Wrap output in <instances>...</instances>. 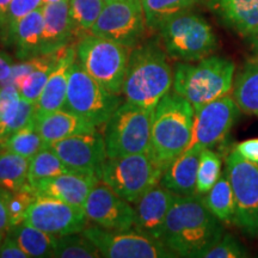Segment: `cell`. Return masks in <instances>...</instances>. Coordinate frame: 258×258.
<instances>
[{
    "label": "cell",
    "instance_id": "1",
    "mask_svg": "<svg viewBox=\"0 0 258 258\" xmlns=\"http://www.w3.org/2000/svg\"><path fill=\"white\" fill-rule=\"evenodd\" d=\"M224 234L203 196L176 195L167 213L163 243L180 257H201Z\"/></svg>",
    "mask_w": 258,
    "mask_h": 258
},
{
    "label": "cell",
    "instance_id": "2",
    "mask_svg": "<svg viewBox=\"0 0 258 258\" xmlns=\"http://www.w3.org/2000/svg\"><path fill=\"white\" fill-rule=\"evenodd\" d=\"M194 115L192 105L173 91L167 92L154 108L148 154L161 172L188 147Z\"/></svg>",
    "mask_w": 258,
    "mask_h": 258
},
{
    "label": "cell",
    "instance_id": "3",
    "mask_svg": "<svg viewBox=\"0 0 258 258\" xmlns=\"http://www.w3.org/2000/svg\"><path fill=\"white\" fill-rule=\"evenodd\" d=\"M172 84L173 71L159 44L148 42L132 48L122 88L125 101L154 109Z\"/></svg>",
    "mask_w": 258,
    "mask_h": 258
},
{
    "label": "cell",
    "instance_id": "4",
    "mask_svg": "<svg viewBox=\"0 0 258 258\" xmlns=\"http://www.w3.org/2000/svg\"><path fill=\"white\" fill-rule=\"evenodd\" d=\"M235 64L220 56H207L192 62L177 63L173 71V92L185 98L194 110L232 91Z\"/></svg>",
    "mask_w": 258,
    "mask_h": 258
},
{
    "label": "cell",
    "instance_id": "5",
    "mask_svg": "<svg viewBox=\"0 0 258 258\" xmlns=\"http://www.w3.org/2000/svg\"><path fill=\"white\" fill-rule=\"evenodd\" d=\"M158 30L164 49L176 60L195 62L211 56L218 47L211 25L189 10L166 19Z\"/></svg>",
    "mask_w": 258,
    "mask_h": 258
},
{
    "label": "cell",
    "instance_id": "6",
    "mask_svg": "<svg viewBox=\"0 0 258 258\" xmlns=\"http://www.w3.org/2000/svg\"><path fill=\"white\" fill-rule=\"evenodd\" d=\"M131 49L109 38L89 34L76 44L77 61L96 82L115 95L122 88Z\"/></svg>",
    "mask_w": 258,
    "mask_h": 258
},
{
    "label": "cell",
    "instance_id": "7",
    "mask_svg": "<svg viewBox=\"0 0 258 258\" xmlns=\"http://www.w3.org/2000/svg\"><path fill=\"white\" fill-rule=\"evenodd\" d=\"M154 109L127 102L121 103L104 123V137L108 157L148 153Z\"/></svg>",
    "mask_w": 258,
    "mask_h": 258
},
{
    "label": "cell",
    "instance_id": "8",
    "mask_svg": "<svg viewBox=\"0 0 258 258\" xmlns=\"http://www.w3.org/2000/svg\"><path fill=\"white\" fill-rule=\"evenodd\" d=\"M163 172L148 153L108 157L98 172V179L125 201L138 202L148 190L159 184Z\"/></svg>",
    "mask_w": 258,
    "mask_h": 258
},
{
    "label": "cell",
    "instance_id": "9",
    "mask_svg": "<svg viewBox=\"0 0 258 258\" xmlns=\"http://www.w3.org/2000/svg\"><path fill=\"white\" fill-rule=\"evenodd\" d=\"M121 104V96L108 91L83 69L76 59L70 73L63 109L101 127Z\"/></svg>",
    "mask_w": 258,
    "mask_h": 258
},
{
    "label": "cell",
    "instance_id": "10",
    "mask_svg": "<svg viewBox=\"0 0 258 258\" xmlns=\"http://www.w3.org/2000/svg\"><path fill=\"white\" fill-rule=\"evenodd\" d=\"M228 173L235 202L233 224L245 233L258 235V163L244 159L232 150L226 157Z\"/></svg>",
    "mask_w": 258,
    "mask_h": 258
},
{
    "label": "cell",
    "instance_id": "11",
    "mask_svg": "<svg viewBox=\"0 0 258 258\" xmlns=\"http://www.w3.org/2000/svg\"><path fill=\"white\" fill-rule=\"evenodd\" d=\"M146 27L143 0H110L105 3L91 34L132 49L140 44Z\"/></svg>",
    "mask_w": 258,
    "mask_h": 258
},
{
    "label": "cell",
    "instance_id": "12",
    "mask_svg": "<svg viewBox=\"0 0 258 258\" xmlns=\"http://www.w3.org/2000/svg\"><path fill=\"white\" fill-rule=\"evenodd\" d=\"M82 233L96 245L106 258H167L177 257L165 244L137 230L110 231L88 227Z\"/></svg>",
    "mask_w": 258,
    "mask_h": 258
},
{
    "label": "cell",
    "instance_id": "13",
    "mask_svg": "<svg viewBox=\"0 0 258 258\" xmlns=\"http://www.w3.org/2000/svg\"><path fill=\"white\" fill-rule=\"evenodd\" d=\"M240 109L233 97L226 95L196 109L188 152L200 153L221 143L233 127ZM184 151V152H185Z\"/></svg>",
    "mask_w": 258,
    "mask_h": 258
},
{
    "label": "cell",
    "instance_id": "14",
    "mask_svg": "<svg viewBox=\"0 0 258 258\" xmlns=\"http://www.w3.org/2000/svg\"><path fill=\"white\" fill-rule=\"evenodd\" d=\"M84 208L60 200L38 195L29 208L25 221L56 237L82 233L88 224Z\"/></svg>",
    "mask_w": 258,
    "mask_h": 258
},
{
    "label": "cell",
    "instance_id": "15",
    "mask_svg": "<svg viewBox=\"0 0 258 258\" xmlns=\"http://www.w3.org/2000/svg\"><path fill=\"white\" fill-rule=\"evenodd\" d=\"M84 211L90 221L110 231L132 230L137 220V212L131 202L118 196L101 180L90 191Z\"/></svg>",
    "mask_w": 258,
    "mask_h": 258
},
{
    "label": "cell",
    "instance_id": "16",
    "mask_svg": "<svg viewBox=\"0 0 258 258\" xmlns=\"http://www.w3.org/2000/svg\"><path fill=\"white\" fill-rule=\"evenodd\" d=\"M48 147L59 156L71 171L97 177L99 169L108 158L104 137L98 131L73 135L51 143Z\"/></svg>",
    "mask_w": 258,
    "mask_h": 258
},
{
    "label": "cell",
    "instance_id": "17",
    "mask_svg": "<svg viewBox=\"0 0 258 258\" xmlns=\"http://www.w3.org/2000/svg\"><path fill=\"white\" fill-rule=\"evenodd\" d=\"M66 47L53 53L40 54V55L29 57V59L22 60L21 62L15 63L14 72L9 83L17 86L23 98L36 104L51 71L59 63Z\"/></svg>",
    "mask_w": 258,
    "mask_h": 258
},
{
    "label": "cell",
    "instance_id": "18",
    "mask_svg": "<svg viewBox=\"0 0 258 258\" xmlns=\"http://www.w3.org/2000/svg\"><path fill=\"white\" fill-rule=\"evenodd\" d=\"M175 196L176 194L160 183L148 190L143 198L135 202V230L163 243L167 213Z\"/></svg>",
    "mask_w": 258,
    "mask_h": 258
},
{
    "label": "cell",
    "instance_id": "19",
    "mask_svg": "<svg viewBox=\"0 0 258 258\" xmlns=\"http://www.w3.org/2000/svg\"><path fill=\"white\" fill-rule=\"evenodd\" d=\"M98 182V177L95 175L67 171L53 178L42 180L34 188L37 195L48 196L84 208L90 191Z\"/></svg>",
    "mask_w": 258,
    "mask_h": 258
},
{
    "label": "cell",
    "instance_id": "20",
    "mask_svg": "<svg viewBox=\"0 0 258 258\" xmlns=\"http://www.w3.org/2000/svg\"><path fill=\"white\" fill-rule=\"evenodd\" d=\"M76 44L71 43L66 47L62 57L55 69L51 71L48 82L42 91L40 98L35 106V117H40L48 112H53L63 109L66 102L67 89H69L70 73L73 63L76 62Z\"/></svg>",
    "mask_w": 258,
    "mask_h": 258
},
{
    "label": "cell",
    "instance_id": "21",
    "mask_svg": "<svg viewBox=\"0 0 258 258\" xmlns=\"http://www.w3.org/2000/svg\"><path fill=\"white\" fill-rule=\"evenodd\" d=\"M36 106L27 101L12 83L0 85V144L35 120ZM2 148V147H0Z\"/></svg>",
    "mask_w": 258,
    "mask_h": 258
},
{
    "label": "cell",
    "instance_id": "22",
    "mask_svg": "<svg viewBox=\"0 0 258 258\" xmlns=\"http://www.w3.org/2000/svg\"><path fill=\"white\" fill-rule=\"evenodd\" d=\"M44 27L41 54L53 53L73 43L74 35L70 18L69 0L42 5Z\"/></svg>",
    "mask_w": 258,
    "mask_h": 258
},
{
    "label": "cell",
    "instance_id": "23",
    "mask_svg": "<svg viewBox=\"0 0 258 258\" xmlns=\"http://www.w3.org/2000/svg\"><path fill=\"white\" fill-rule=\"evenodd\" d=\"M35 120H36L38 133L47 146L51 143L63 140L73 135L91 133L98 128L91 122L66 109L48 112L40 117H35Z\"/></svg>",
    "mask_w": 258,
    "mask_h": 258
},
{
    "label": "cell",
    "instance_id": "24",
    "mask_svg": "<svg viewBox=\"0 0 258 258\" xmlns=\"http://www.w3.org/2000/svg\"><path fill=\"white\" fill-rule=\"evenodd\" d=\"M209 5L241 36H258V0H209Z\"/></svg>",
    "mask_w": 258,
    "mask_h": 258
},
{
    "label": "cell",
    "instance_id": "25",
    "mask_svg": "<svg viewBox=\"0 0 258 258\" xmlns=\"http://www.w3.org/2000/svg\"><path fill=\"white\" fill-rule=\"evenodd\" d=\"M44 19L42 6L19 19L10 31L8 41L16 47V54L21 60L40 55L42 46V32Z\"/></svg>",
    "mask_w": 258,
    "mask_h": 258
},
{
    "label": "cell",
    "instance_id": "26",
    "mask_svg": "<svg viewBox=\"0 0 258 258\" xmlns=\"http://www.w3.org/2000/svg\"><path fill=\"white\" fill-rule=\"evenodd\" d=\"M200 153L183 152L164 171L160 184L176 195H196Z\"/></svg>",
    "mask_w": 258,
    "mask_h": 258
},
{
    "label": "cell",
    "instance_id": "27",
    "mask_svg": "<svg viewBox=\"0 0 258 258\" xmlns=\"http://www.w3.org/2000/svg\"><path fill=\"white\" fill-rule=\"evenodd\" d=\"M8 234L21 245L29 257L43 258L54 256L57 240L56 235L47 233L27 222L10 226Z\"/></svg>",
    "mask_w": 258,
    "mask_h": 258
},
{
    "label": "cell",
    "instance_id": "28",
    "mask_svg": "<svg viewBox=\"0 0 258 258\" xmlns=\"http://www.w3.org/2000/svg\"><path fill=\"white\" fill-rule=\"evenodd\" d=\"M232 97L240 111L258 116V59L247 61L237 74Z\"/></svg>",
    "mask_w": 258,
    "mask_h": 258
},
{
    "label": "cell",
    "instance_id": "29",
    "mask_svg": "<svg viewBox=\"0 0 258 258\" xmlns=\"http://www.w3.org/2000/svg\"><path fill=\"white\" fill-rule=\"evenodd\" d=\"M203 201L209 211L221 222L233 224L235 215V202L228 173L222 171L220 178L213 188L203 196Z\"/></svg>",
    "mask_w": 258,
    "mask_h": 258
},
{
    "label": "cell",
    "instance_id": "30",
    "mask_svg": "<svg viewBox=\"0 0 258 258\" xmlns=\"http://www.w3.org/2000/svg\"><path fill=\"white\" fill-rule=\"evenodd\" d=\"M30 159L10 151L0 152V186L16 192L29 184Z\"/></svg>",
    "mask_w": 258,
    "mask_h": 258
},
{
    "label": "cell",
    "instance_id": "31",
    "mask_svg": "<svg viewBox=\"0 0 258 258\" xmlns=\"http://www.w3.org/2000/svg\"><path fill=\"white\" fill-rule=\"evenodd\" d=\"M2 151H10V152L17 153L28 159H31L35 154H37L41 150L47 147L43 139L38 133L36 120L30 122L19 131L15 132L0 144Z\"/></svg>",
    "mask_w": 258,
    "mask_h": 258
},
{
    "label": "cell",
    "instance_id": "32",
    "mask_svg": "<svg viewBox=\"0 0 258 258\" xmlns=\"http://www.w3.org/2000/svg\"><path fill=\"white\" fill-rule=\"evenodd\" d=\"M70 18L74 38L91 34V29L101 15L105 3L103 0H69Z\"/></svg>",
    "mask_w": 258,
    "mask_h": 258
},
{
    "label": "cell",
    "instance_id": "33",
    "mask_svg": "<svg viewBox=\"0 0 258 258\" xmlns=\"http://www.w3.org/2000/svg\"><path fill=\"white\" fill-rule=\"evenodd\" d=\"M67 171L71 170L64 165L59 156L47 146L30 159L28 173L29 184L34 188L42 180L53 178V177L59 176Z\"/></svg>",
    "mask_w": 258,
    "mask_h": 258
},
{
    "label": "cell",
    "instance_id": "34",
    "mask_svg": "<svg viewBox=\"0 0 258 258\" xmlns=\"http://www.w3.org/2000/svg\"><path fill=\"white\" fill-rule=\"evenodd\" d=\"M198 2L199 0H143L147 27L158 30L166 19L188 11Z\"/></svg>",
    "mask_w": 258,
    "mask_h": 258
},
{
    "label": "cell",
    "instance_id": "35",
    "mask_svg": "<svg viewBox=\"0 0 258 258\" xmlns=\"http://www.w3.org/2000/svg\"><path fill=\"white\" fill-rule=\"evenodd\" d=\"M57 258H98L99 250L83 233H72L57 237L54 256Z\"/></svg>",
    "mask_w": 258,
    "mask_h": 258
},
{
    "label": "cell",
    "instance_id": "36",
    "mask_svg": "<svg viewBox=\"0 0 258 258\" xmlns=\"http://www.w3.org/2000/svg\"><path fill=\"white\" fill-rule=\"evenodd\" d=\"M221 157L213 151L207 148L200 152V163L198 170V179H196V195H206L213 185L220 178L222 171Z\"/></svg>",
    "mask_w": 258,
    "mask_h": 258
},
{
    "label": "cell",
    "instance_id": "37",
    "mask_svg": "<svg viewBox=\"0 0 258 258\" xmlns=\"http://www.w3.org/2000/svg\"><path fill=\"white\" fill-rule=\"evenodd\" d=\"M37 192L35 188L28 184L19 191L11 192L9 196V221L10 226H15L25 221L28 211L37 198ZM9 226V227H10Z\"/></svg>",
    "mask_w": 258,
    "mask_h": 258
},
{
    "label": "cell",
    "instance_id": "38",
    "mask_svg": "<svg viewBox=\"0 0 258 258\" xmlns=\"http://www.w3.org/2000/svg\"><path fill=\"white\" fill-rule=\"evenodd\" d=\"M205 258H244L247 251L233 235L222 234V237L212 247L203 252Z\"/></svg>",
    "mask_w": 258,
    "mask_h": 258
},
{
    "label": "cell",
    "instance_id": "39",
    "mask_svg": "<svg viewBox=\"0 0 258 258\" xmlns=\"http://www.w3.org/2000/svg\"><path fill=\"white\" fill-rule=\"evenodd\" d=\"M42 5H43L42 4V0H12L8 11V17H6V27L4 34L6 41H8L11 29L15 27V24L17 23L19 19L25 17L30 12L35 11V10L40 9Z\"/></svg>",
    "mask_w": 258,
    "mask_h": 258
},
{
    "label": "cell",
    "instance_id": "40",
    "mask_svg": "<svg viewBox=\"0 0 258 258\" xmlns=\"http://www.w3.org/2000/svg\"><path fill=\"white\" fill-rule=\"evenodd\" d=\"M0 257L2 258H30L28 253L22 249L21 245L16 241L11 235L5 234L3 240L2 250H0Z\"/></svg>",
    "mask_w": 258,
    "mask_h": 258
},
{
    "label": "cell",
    "instance_id": "41",
    "mask_svg": "<svg viewBox=\"0 0 258 258\" xmlns=\"http://www.w3.org/2000/svg\"><path fill=\"white\" fill-rule=\"evenodd\" d=\"M234 150L244 159L252 161V163H258V138L249 139V140L235 145Z\"/></svg>",
    "mask_w": 258,
    "mask_h": 258
},
{
    "label": "cell",
    "instance_id": "42",
    "mask_svg": "<svg viewBox=\"0 0 258 258\" xmlns=\"http://www.w3.org/2000/svg\"><path fill=\"white\" fill-rule=\"evenodd\" d=\"M11 191L0 186V232L8 231L10 221H9V196Z\"/></svg>",
    "mask_w": 258,
    "mask_h": 258
},
{
    "label": "cell",
    "instance_id": "43",
    "mask_svg": "<svg viewBox=\"0 0 258 258\" xmlns=\"http://www.w3.org/2000/svg\"><path fill=\"white\" fill-rule=\"evenodd\" d=\"M14 64L11 56L0 50V85L10 82L14 72Z\"/></svg>",
    "mask_w": 258,
    "mask_h": 258
},
{
    "label": "cell",
    "instance_id": "44",
    "mask_svg": "<svg viewBox=\"0 0 258 258\" xmlns=\"http://www.w3.org/2000/svg\"><path fill=\"white\" fill-rule=\"evenodd\" d=\"M12 0H0V31L3 32V36L5 34L6 27V17H8V11Z\"/></svg>",
    "mask_w": 258,
    "mask_h": 258
},
{
    "label": "cell",
    "instance_id": "45",
    "mask_svg": "<svg viewBox=\"0 0 258 258\" xmlns=\"http://www.w3.org/2000/svg\"><path fill=\"white\" fill-rule=\"evenodd\" d=\"M253 42H254V53H256V56L258 59V36L253 38Z\"/></svg>",
    "mask_w": 258,
    "mask_h": 258
},
{
    "label": "cell",
    "instance_id": "46",
    "mask_svg": "<svg viewBox=\"0 0 258 258\" xmlns=\"http://www.w3.org/2000/svg\"><path fill=\"white\" fill-rule=\"evenodd\" d=\"M59 2H63V0H42V4H53V3H59Z\"/></svg>",
    "mask_w": 258,
    "mask_h": 258
},
{
    "label": "cell",
    "instance_id": "47",
    "mask_svg": "<svg viewBox=\"0 0 258 258\" xmlns=\"http://www.w3.org/2000/svg\"><path fill=\"white\" fill-rule=\"evenodd\" d=\"M5 238V232H0V250H2V245H3V240Z\"/></svg>",
    "mask_w": 258,
    "mask_h": 258
},
{
    "label": "cell",
    "instance_id": "48",
    "mask_svg": "<svg viewBox=\"0 0 258 258\" xmlns=\"http://www.w3.org/2000/svg\"><path fill=\"white\" fill-rule=\"evenodd\" d=\"M103 2H104V3H108V2H110V0H103Z\"/></svg>",
    "mask_w": 258,
    "mask_h": 258
}]
</instances>
